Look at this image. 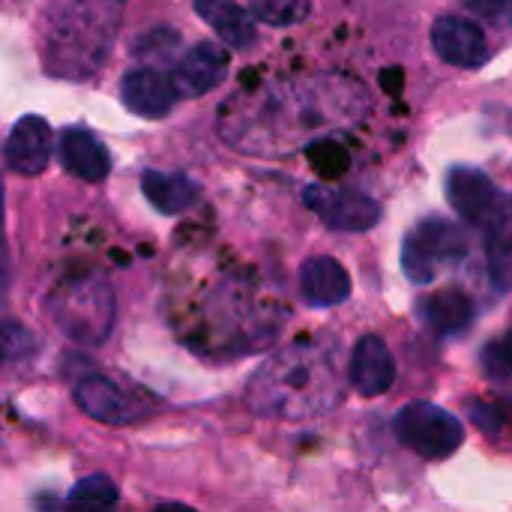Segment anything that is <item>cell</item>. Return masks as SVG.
Segmentation results:
<instances>
[{
	"label": "cell",
	"mask_w": 512,
	"mask_h": 512,
	"mask_svg": "<svg viewBox=\"0 0 512 512\" xmlns=\"http://www.w3.org/2000/svg\"><path fill=\"white\" fill-rule=\"evenodd\" d=\"M339 390V357L315 342H297L258 369L249 399L261 414L303 420L330 411Z\"/></svg>",
	"instance_id": "cell-1"
},
{
	"label": "cell",
	"mask_w": 512,
	"mask_h": 512,
	"mask_svg": "<svg viewBox=\"0 0 512 512\" xmlns=\"http://www.w3.org/2000/svg\"><path fill=\"white\" fill-rule=\"evenodd\" d=\"M54 324L75 342L96 345L108 336L114 321V297L102 279H81L51 297Z\"/></svg>",
	"instance_id": "cell-2"
},
{
	"label": "cell",
	"mask_w": 512,
	"mask_h": 512,
	"mask_svg": "<svg viewBox=\"0 0 512 512\" xmlns=\"http://www.w3.org/2000/svg\"><path fill=\"white\" fill-rule=\"evenodd\" d=\"M396 435L420 459L441 462V459H450L462 447L465 426L459 423V417H453L441 405L411 402L396 414Z\"/></svg>",
	"instance_id": "cell-3"
},
{
	"label": "cell",
	"mask_w": 512,
	"mask_h": 512,
	"mask_svg": "<svg viewBox=\"0 0 512 512\" xmlns=\"http://www.w3.org/2000/svg\"><path fill=\"white\" fill-rule=\"evenodd\" d=\"M468 252V237L459 225L447 219H423L408 237L402 249V267L414 285H429L441 267L462 261Z\"/></svg>",
	"instance_id": "cell-4"
},
{
	"label": "cell",
	"mask_w": 512,
	"mask_h": 512,
	"mask_svg": "<svg viewBox=\"0 0 512 512\" xmlns=\"http://www.w3.org/2000/svg\"><path fill=\"white\" fill-rule=\"evenodd\" d=\"M306 204L318 213V219L333 231H369L381 222V207L375 198L357 189H324L309 186L303 192Z\"/></svg>",
	"instance_id": "cell-5"
},
{
	"label": "cell",
	"mask_w": 512,
	"mask_h": 512,
	"mask_svg": "<svg viewBox=\"0 0 512 512\" xmlns=\"http://www.w3.org/2000/svg\"><path fill=\"white\" fill-rule=\"evenodd\" d=\"M447 198L465 222L486 225V228L495 222V216L507 204V198H501L498 186L483 171L468 168V165H459L447 174Z\"/></svg>",
	"instance_id": "cell-6"
},
{
	"label": "cell",
	"mask_w": 512,
	"mask_h": 512,
	"mask_svg": "<svg viewBox=\"0 0 512 512\" xmlns=\"http://www.w3.org/2000/svg\"><path fill=\"white\" fill-rule=\"evenodd\" d=\"M432 48L438 57L459 69H477L489 60L486 33L480 24L459 18V15H441L432 27Z\"/></svg>",
	"instance_id": "cell-7"
},
{
	"label": "cell",
	"mask_w": 512,
	"mask_h": 512,
	"mask_svg": "<svg viewBox=\"0 0 512 512\" xmlns=\"http://www.w3.org/2000/svg\"><path fill=\"white\" fill-rule=\"evenodd\" d=\"M75 402L87 417H93L105 426H129L147 414L144 402H138L132 393L120 390L114 381L99 378V375L84 378L75 387Z\"/></svg>",
	"instance_id": "cell-8"
},
{
	"label": "cell",
	"mask_w": 512,
	"mask_h": 512,
	"mask_svg": "<svg viewBox=\"0 0 512 512\" xmlns=\"http://www.w3.org/2000/svg\"><path fill=\"white\" fill-rule=\"evenodd\" d=\"M228 75V54L216 42H198L174 69V87L180 96H204Z\"/></svg>",
	"instance_id": "cell-9"
},
{
	"label": "cell",
	"mask_w": 512,
	"mask_h": 512,
	"mask_svg": "<svg viewBox=\"0 0 512 512\" xmlns=\"http://www.w3.org/2000/svg\"><path fill=\"white\" fill-rule=\"evenodd\" d=\"M51 156V129L42 117H21L6 138V165L15 174L36 177L45 171Z\"/></svg>",
	"instance_id": "cell-10"
},
{
	"label": "cell",
	"mask_w": 512,
	"mask_h": 512,
	"mask_svg": "<svg viewBox=\"0 0 512 512\" xmlns=\"http://www.w3.org/2000/svg\"><path fill=\"white\" fill-rule=\"evenodd\" d=\"M174 81H168L162 72L144 66V69H132L123 75L120 81V96H123V105L132 111V114H141V117H165L171 108H174Z\"/></svg>",
	"instance_id": "cell-11"
},
{
	"label": "cell",
	"mask_w": 512,
	"mask_h": 512,
	"mask_svg": "<svg viewBox=\"0 0 512 512\" xmlns=\"http://www.w3.org/2000/svg\"><path fill=\"white\" fill-rule=\"evenodd\" d=\"M393 381H396V363L390 348L378 336H363L354 351L351 384L357 387L360 396H381L393 387Z\"/></svg>",
	"instance_id": "cell-12"
},
{
	"label": "cell",
	"mask_w": 512,
	"mask_h": 512,
	"mask_svg": "<svg viewBox=\"0 0 512 512\" xmlns=\"http://www.w3.org/2000/svg\"><path fill=\"white\" fill-rule=\"evenodd\" d=\"M60 159H63L69 174H75V177H81L87 183H99L111 171L108 147L93 132H87L81 126L63 129V135H60Z\"/></svg>",
	"instance_id": "cell-13"
},
{
	"label": "cell",
	"mask_w": 512,
	"mask_h": 512,
	"mask_svg": "<svg viewBox=\"0 0 512 512\" xmlns=\"http://www.w3.org/2000/svg\"><path fill=\"white\" fill-rule=\"evenodd\" d=\"M417 315L423 321V327L435 336H456L465 333L477 315L474 300L465 291L447 288V291H435L432 297H423L417 303Z\"/></svg>",
	"instance_id": "cell-14"
},
{
	"label": "cell",
	"mask_w": 512,
	"mask_h": 512,
	"mask_svg": "<svg viewBox=\"0 0 512 512\" xmlns=\"http://www.w3.org/2000/svg\"><path fill=\"white\" fill-rule=\"evenodd\" d=\"M300 291L309 306H318V309L339 306L351 297V276L336 258L321 255V258H312L303 264Z\"/></svg>",
	"instance_id": "cell-15"
},
{
	"label": "cell",
	"mask_w": 512,
	"mask_h": 512,
	"mask_svg": "<svg viewBox=\"0 0 512 512\" xmlns=\"http://www.w3.org/2000/svg\"><path fill=\"white\" fill-rule=\"evenodd\" d=\"M195 12L231 48H252L258 39V27L252 21V15L234 0H195Z\"/></svg>",
	"instance_id": "cell-16"
},
{
	"label": "cell",
	"mask_w": 512,
	"mask_h": 512,
	"mask_svg": "<svg viewBox=\"0 0 512 512\" xmlns=\"http://www.w3.org/2000/svg\"><path fill=\"white\" fill-rule=\"evenodd\" d=\"M144 198L165 216H177L189 210L198 201V186L183 177V174H168V171H144L141 177Z\"/></svg>",
	"instance_id": "cell-17"
},
{
	"label": "cell",
	"mask_w": 512,
	"mask_h": 512,
	"mask_svg": "<svg viewBox=\"0 0 512 512\" xmlns=\"http://www.w3.org/2000/svg\"><path fill=\"white\" fill-rule=\"evenodd\" d=\"M486 258H489V273L495 288L510 291L512 288V201L501 207L495 222L486 228Z\"/></svg>",
	"instance_id": "cell-18"
},
{
	"label": "cell",
	"mask_w": 512,
	"mask_h": 512,
	"mask_svg": "<svg viewBox=\"0 0 512 512\" xmlns=\"http://www.w3.org/2000/svg\"><path fill=\"white\" fill-rule=\"evenodd\" d=\"M117 504V489L108 477L93 474L75 483L69 492V512H111Z\"/></svg>",
	"instance_id": "cell-19"
},
{
	"label": "cell",
	"mask_w": 512,
	"mask_h": 512,
	"mask_svg": "<svg viewBox=\"0 0 512 512\" xmlns=\"http://www.w3.org/2000/svg\"><path fill=\"white\" fill-rule=\"evenodd\" d=\"M252 15L270 27L300 24L312 12V0H249Z\"/></svg>",
	"instance_id": "cell-20"
},
{
	"label": "cell",
	"mask_w": 512,
	"mask_h": 512,
	"mask_svg": "<svg viewBox=\"0 0 512 512\" xmlns=\"http://www.w3.org/2000/svg\"><path fill=\"white\" fill-rule=\"evenodd\" d=\"M309 156H312L315 168H318L324 177H339V174L348 168V156H345V150H342L336 141H321V144H315V147L309 150Z\"/></svg>",
	"instance_id": "cell-21"
},
{
	"label": "cell",
	"mask_w": 512,
	"mask_h": 512,
	"mask_svg": "<svg viewBox=\"0 0 512 512\" xmlns=\"http://www.w3.org/2000/svg\"><path fill=\"white\" fill-rule=\"evenodd\" d=\"M468 9L495 27H512V0H471Z\"/></svg>",
	"instance_id": "cell-22"
},
{
	"label": "cell",
	"mask_w": 512,
	"mask_h": 512,
	"mask_svg": "<svg viewBox=\"0 0 512 512\" xmlns=\"http://www.w3.org/2000/svg\"><path fill=\"white\" fill-rule=\"evenodd\" d=\"M156 512H195L192 507H183V504H162L156 507Z\"/></svg>",
	"instance_id": "cell-23"
},
{
	"label": "cell",
	"mask_w": 512,
	"mask_h": 512,
	"mask_svg": "<svg viewBox=\"0 0 512 512\" xmlns=\"http://www.w3.org/2000/svg\"><path fill=\"white\" fill-rule=\"evenodd\" d=\"M501 345H504V354H507V363H510V369H512V330L507 333V339H504Z\"/></svg>",
	"instance_id": "cell-24"
}]
</instances>
